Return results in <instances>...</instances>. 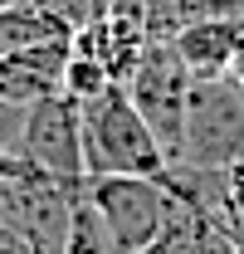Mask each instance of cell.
<instances>
[{
  "mask_svg": "<svg viewBox=\"0 0 244 254\" xmlns=\"http://www.w3.org/2000/svg\"><path fill=\"white\" fill-rule=\"evenodd\" d=\"M78 142H83L88 181L93 176H161L171 166L122 83L78 103Z\"/></svg>",
  "mask_w": 244,
  "mask_h": 254,
  "instance_id": "obj_1",
  "label": "cell"
},
{
  "mask_svg": "<svg viewBox=\"0 0 244 254\" xmlns=\"http://www.w3.org/2000/svg\"><path fill=\"white\" fill-rule=\"evenodd\" d=\"M244 157V83L235 73L225 78H195L185 103V137H181V171H225Z\"/></svg>",
  "mask_w": 244,
  "mask_h": 254,
  "instance_id": "obj_2",
  "label": "cell"
},
{
  "mask_svg": "<svg viewBox=\"0 0 244 254\" xmlns=\"http://www.w3.org/2000/svg\"><path fill=\"white\" fill-rule=\"evenodd\" d=\"M88 205L122 254H147L171 220V186L161 176H93Z\"/></svg>",
  "mask_w": 244,
  "mask_h": 254,
  "instance_id": "obj_3",
  "label": "cell"
},
{
  "mask_svg": "<svg viewBox=\"0 0 244 254\" xmlns=\"http://www.w3.org/2000/svg\"><path fill=\"white\" fill-rule=\"evenodd\" d=\"M190 68L181 64L176 44L171 39H152L142 64L132 68V78L122 83L132 108L142 113V123L152 127V137L161 142L166 161L176 166L181 157V137H185V103H190Z\"/></svg>",
  "mask_w": 244,
  "mask_h": 254,
  "instance_id": "obj_4",
  "label": "cell"
},
{
  "mask_svg": "<svg viewBox=\"0 0 244 254\" xmlns=\"http://www.w3.org/2000/svg\"><path fill=\"white\" fill-rule=\"evenodd\" d=\"M20 157L39 176H49L73 200H88V166H83V142H78V103L68 93L39 98L25 113L20 132Z\"/></svg>",
  "mask_w": 244,
  "mask_h": 254,
  "instance_id": "obj_5",
  "label": "cell"
},
{
  "mask_svg": "<svg viewBox=\"0 0 244 254\" xmlns=\"http://www.w3.org/2000/svg\"><path fill=\"white\" fill-rule=\"evenodd\" d=\"M73 205H83V200H73L68 190H59L34 166H25L10 181H0V220L10 230H20L34 254H63Z\"/></svg>",
  "mask_w": 244,
  "mask_h": 254,
  "instance_id": "obj_6",
  "label": "cell"
},
{
  "mask_svg": "<svg viewBox=\"0 0 244 254\" xmlns=\"http://www.w3.org/2000/svg\"><path fill=\"white\" fill-rule=\"evenodd\" d=\"M176 54L190 68V78H225L244 59V15H215L185 25L176 39Z\"/></svg>",
  "mask_w": 244,
  "mask_h": 254,
  "instance_id": "obj_7",
  "label": "cell"
},
{
  "mask_svg": "<svg viewBox=\"0 0 244 254\" xmlns=\"http://www.w3.org/2000/svg\"><path fill=\"white\" fill-rule=\"evenodd\" d=\"M63 64H68V44H39L25 54H5L0 59V98L30 108L39 98L63 93Z\"/></svg>",
  "mask_w": 244,
  "mask_h": 254,
  "instance_id": "obj_8",
  "label": "cell"
},
{
  "mask_svg": "<svg viewBox=\"0 0 244 254\" xmlns=\"http://www.w3.org/2000/svg\"><path fill=\"white\" fill-rule=\"evenodd\" d=\"M73 25L39 10V5H0V59L5 54H25L39 44H68Z\"/></svg>",
  "mask_w": 244,
  "mask_h": 254,
  "instance_id": "obj_9",
  "label": "cell"
},
{
  "mask_svg": "<svg viewBox=\"0 0 244 254\" xmlns=\"http://www.w3.org/2000/svg\"><path fill=\"white\" fill-rule=\"evenodd\" d=\"M63 254H122L118 245H113V235L103 230V220H98V210H93L88 200H83V205H73V220H68Z\"/></svg>",
  "mask_w": 244,
  "mask_h": 254,
  "instance_id": "obj_10",
  "label": "cell"
},
{
  "mask_svg": "<svg viewBox=\"0 0 244 254\" xmlns=\"http://www.w3.org/2000/svg\"><path fill=\"white\" fill-rule=\"evenodd\" d=\"M108 88H113V73H108L98 59H83V54L68 49V64H63V93L73 98V103H88V98L108 93Z\"/></svg>",
  "mask_w": 244,
  "mask_h": 254,
  "instance_id": "obj_11",
  "label": "cell"
},
{
  "mask_svg": "<svg viewBox=\"0 0 244 254\" xmlns=\"http://www.w3.org/2000/svg\"><path fill=\"white\" fill-rule=\"evenodd\" d=\"M220 195H225V220L244 230V157L220 171Z\"/></svg>",
  "mask_w": 244,
  "mask_h": 254,
  "instance_id": "obj_12",
  "label": "cell"
},
{
  "mask_svg": "<svg viewBox=\"0 0 244 254\" xmlns=\"http://www.w3.org/2000/svg\"><path fill=\"white\" fill-rule=\"evenodd\" d=\"M25 113H30V108H20V103H5V98H0V152H15V157H20Z\"/></svg>",
  "mask_w": 244,
  "mask_h": 254,
  "instance_id": "obj_13",
  "label": "cell"
},
{
  "mask_svg": "<svg viewBox=\"0 0 244 254\" xmlns=\"http://www.w3.org/2000/svg\"><path fill=\"white\" fill-rule=\"evenodd\" d=\"M15 5H39V10H49V15L68 20L73 30H78L83 20H93V15H88V0H15Z\"/></svg>",
  "mask_w": 244,
  "mask_h": 254,
  "instance_id": "obj_14",
  "label": "cell"
},
{
  "mask_svg": "<svg viewBox=\"0 0 244 254\" xmlns=\"http://www.w3.org/2000/svg\"><path fill=\"white\" fill-rule=\"evenodd\" d=\"M0 254H34V250H30V240L20 230H10V225L0 220Z\"/></svg>",
  "mask_w": 244,
  "mask_h": 254,
  "instance_id": "obj_15",
  "label": "cell"
},
{
  "mask_svg": "<svg viewBox=\"0 0 244 254\" xmlns=\"http://www.w3.org/2000/svg\"><path fill=\"white\" fill-rule=\"evenodd\" d=\"M113 10H142V0H88V15H113Z\"/></svg>",
  "mask_w": 244,
  "mask_h": 254,
  "instance_id": "obj_16",
  "label": "cell"
},
{
  "mask_svg": "<svg viewBox=\"0 0 244 254\" xmlns=\"http://www.w3.org/2000/svg\"><path fill=\"white\" fill-rule=\"evenodd\" d=\"M235 78H240V83H244V59H240V64H235Z\"/></svg>",
  "mask_w": 244,
  "mask_h": 254,
  "instance_id": "obj_17",
  "label": "cell"
},
{
  "mask_svg": "<svg viewBox=\"0 0 244 254\" xmlns=\"http://www.w3.org/2000/svg\"><path fill=\"white\" fill-rule=\"evenodd\" d=\"M235 254H244V240H240V245H235Z\"/></svg>",
  "mask_w": 244,
  "mask_h": 254,
  "instance_id": "obj_18",
  "label": "cell"
},
{
  "mask_svg": "<svg viewBox=\"0 0 244 254\" xmlns=\"http://www.w3.org/2000/svg\"><path fill=\"white\" fill-rule=\"evenodd\" d=\"M0 5H15V0H0Z\"/></svg>",
  "mask_w": 244,
  "mask_h": 254,
  "instance_id": "obj_19",
  "label": "cell"
}]
</instances>
